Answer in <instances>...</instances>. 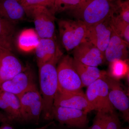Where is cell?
Masks as SVG:
<instances>
[{"instance_id": "6da1fadb", "label": "cell", "mask_w": 129, "mask_h": 129, "mask_svg": "<svg viewBox=\"0 0 129 129\" xmlns=\"http://www.w3.org/2000/svg\"><path fill=\"white\" fill-rule=\"evenodd\" d=\"M62 57L53 58L39 68L40 93L43 102L44 119H52L54 99L58 90L57 64Z\"/></svg>"}, {"instance_id": "7a4b0ae2", "label": "cell", "mask_w": 129, "mask_h": 129, "mask_svg": "<svg viewBox=\"0 0 129 129\" xmlns=\"http://www.w3.org/2000/svg\"><path fill=\"white\" fill-rule=\"evenodd\" d=\"M115 9V5L109 0H83L71 11L76 20L89 26L110 17Z\"/></svg>"}, {"instance_id": "3957f363", "label": "cell", "mask_w": 129, "mask_h": 129, "mask_svg": "<svg viewBox=\"0 0 129 129\" xmlns=\"http://www.w3.org/2000/svg\"><path fill=\"white\" fill-rule=\"evenodd\" d=\"M60 40L68 51L85 41L87 26L79 20L62 19L58 22Z\"/></svg>"}, {"instance_id": "277c9868", "label": "cell", "mask_w": 129, "mask_h": 129, "mask_svg": "<svg viewBox=\"0 0 129 129\" xmlns=\"http://www.w3.org/2000/svg\"><path fill=\"white\" fill-rule=\"evenodd\" d=\"M73 58L69 55L62 56L58 63V90L60 92H77L82 90L80 78L73 65Z\"/></svg>"}, {"instance_id": "5b68a950", "label": "cell", "mask_w": 129, "mask_h": 129, "mask_svg": "<svg viewBox=\"0 0 129 129\" xmlns=\"http://www.w3.org/2000/svg\"><path fill=\"white\" fill-rule=\"evenodd\" d=\"M85 94L93 111L104 113L115 112L109 100L108 86L103 79L97 80L88 86Z\"/></svg>"}, {"instance_id": "8992f818", "label": "cell", "mask_w": 129, "mask_h": 129, "mask_svg": "<svg viewBox=\"0 0 129 129\" xmlns=\"http://www.w3.org/2000/svg\"><path fill=\"white\" fill-rule=\"evenodd\" d=\"M23 121L38 122L43 109V102L37 85L18 96Z\"/></svg>"}, {"instance_id": "52a82bcc", "label": "cell", "mask_w": 129, "mask_h": 129, "mask_svg": "<svg viewBox=\"0 0 129 129\" xmlns=\"http://www.w3.org/2000/svg\"><path fill=\"white\" fill-rule=\"evenodd\" d=\"M32 15L35 30L41 39H55V15L46 7H36L28 11Z\"/></svg>"}, {"instance_id": "ba28073f", "label": "cell", "mask_w": 129, "mask_h": 129, "mask_svg": "<svg viewBox=\"0 0 129 129\" xmlns=\"http://www.w3.org/2000/svg\"><path fill=\"white\" fill-rule=\"evenodd\" d=\"M87 115L88 113L80 109L53 106L52 119L69 128L84 129L89 123Z\"/></svg>"}, {"instance_id": "9c48e42d", "label": "cell", "mask_w": 129, "mask_h": 129, "mask_svg": "<svg viewBox=\"0 0 129 129\" xmlns=\"http://www.w3.org/2000/svg\"><path fill=\"white\" fill-rule=\"evenodd\" d=\"M36 86L34 72L29 66H26L13 78L3 83L0 90L18 97Z\"/></svg>"}, {"instance_id": "30bf717a", "label": "cell", "mask_w": 129, "mask_h": 129, "mask_svg": "<svg viewBox=\"0 0 129 129\" xmlns=\"http://www.w3.org/2000/svg\"><path fill=\"white\" fill-rule=\"evenodd\" d=\"M108 86L109 96L113 106L122 113L125 122L129 121V99L118 80L113 78L107 73L103 78Z\"/></svg>"}, {"instance_id": "8fae6325", "label": "cell", "mask_w": 129, "mask_h": 129, "mask_svg": "<svg viewBox=\"0 0 129 129\" xmlns=\"http://www.w3.org/2000/svg\"><path fill=\"white\" fill-rule=\"evenodd\" d=\"M111 17L99 23L87 26L85 40L97 47L104 56L111 37L112 29L110 24Z\"/></svg>"}, {"instance_id": "7c38bea8", "label": "cell", "mask_w": 129, "mask_h": 129, "mask_svg": "<svg viewBox=\"0 0 129 129\" xmlns=\"http://www.w3.org/2000/svg\"><path fill=\"white\" fill-rule=\"evenodd\" d=\"M53 106L76 109L88 113L93 111L83 91L77 92H62L57 91Z\"/></svg>"}, {"instance_id": "4fadbf2b", "label": "cell", "mask_w": 129, "mask_h": 129, "mask_svg": "<svg viewBox=\"0 0 129 129\" xmlns=\"http://www.w3.org/2000/svg\"><path fill=\"white\" fill-rule=\"evenodd\" d=\"M73 58L83 64L97 67L104 62V56L97 47L85 41L73 50Z\"/></svg>"}, {"instance_id": "5bb4252c", "label": "cell", "mask_w": 129, "mask_h": 129, "mask_svg": "<svg viewBox=\"0 0 129 129\" xmlns=\"http://www.w3.org/2000/svg\"><path fill=\"white\" fill-rule=\"evenodd\" d=\"M25 67L12 52L0 49V86L22 71Z\"/></svg>"}, {"instance_id": "9a60e30c", "label": "cell", "mask_w": 129, "mask_h": 129, "mask_svg": "<svg viewBox=\"0 0 129 129\" xmlns=\"http://www.w3.org/2000/svg\"><path fill=\"white\" fill-rule=\"evenodd\" d=\"M112 29L110 41L104 52L105 60L109 63L116 60H127L129 43L119 36L112 27Z\"/></svg>"}, {"instance_id": "2e32d148", "label": "cell", "mask_w": 129, "mask_h": 129, "mask_svg": "<svg viewBox=\"0 0 129 129\" xmlns=\"http://www.w3.org/2000/svg\"><path fill=\"white\" fill-rule=\"evenodd\" d=\"M34 51L38 67L55 58L63 56L54 39L40 38Z\"/></svg>"}, {"instance_id": "e0dca14e", "label": "cell", "mask_w": 129, "mask_h": 129, "mask_svg": "<svg viewBox=\"0 0 129 129\" xmlns=\"http://www.w3.org/2000/svg\"><path fill=\"white\" fill-rule=\"evenodd\" d=\"M26 11L16 0H0V18L16 24L25 18Z\"/></svg>"}, {"instance_id": "ac0fdd59", "label": "cell", "mask_w": 129, "mask_h": 129, "mask_svg": "<svg viewBox=\"0 0 129 129\" xmlns=\"http://www.w3.org/2000/svg\"><path fill=\"white\" fill-rule=\"evenodd\" d=\"M73 65L80 78L83 87H88L97 80L102 79L107 73L105 71L100 70L97 67L83 64L74 58Z\"/></svg>"}, {"instance_id": "d6986e66", "label": "cell", "mask_w": 129, "mask_h": 129, "mask_svg": "<svg viewBox=\"0 0 129 129\" xmlns=\"http://www.w3.org/2000/svg\"><path fill=\"white\" fill-rule=\"evenodd\" d=\"M40 38L35 29H25L19 33L15 40V46L19 50L25 53L35 51Z\"/></svg>"}, {"instance_id": "ffe728a7", "label": "cell", "mask_w": 129, "mask_h": 129, "mask_svg": "<svg viewBox=\"0 0 129 129\" xmlns=\"http://www.w3.org/2000/svg\"><path fill=\"white\" fill-rule=\"evenodd\" d=\"M16 25L0 18V49L13 52L15 47Z\"/></svg>"}, {"instance_id": "44dd1931", "label": "cell", "mask_w": 129, "mask_h": 129, "mask_svg": "<svg viewBox=\"0 0 129 129\" xmlns=\"http://www.w3.org/2000/svg\"><path fill=\"white\" fill-rule=\"evenodd\" d=\"M0 96L6 101L9 106L11 112V120H23L18 97L14 94L2 91L0 93Z\"/></svg>"}, {"instance_id": "7402d4cb", "label": "cell", "mask_w": 129, "mask_h": 129, "mask_svg": "<svg viewBox=\"0 0 129 129\" xmlns=\"http://www.w3.org/2000/svg\"><path fill=\"white\" fill-rule=\"evenodd\" d=\"M127 60H114L110 63L109 75L113 78L119 80L128 74L129 66Z\"/></svg>"}, {"instance_id": "603a6c76", "label": "cell", "mask_w": 129, "mask_h": 129, "mask_svg": "<svg viewBox=\"0 0 129 129\" xmlns=\"http://www.w3.org/2000/svg\"><path fill=\"white\" fill-rule=\"evenodd\" d=\"M110 24L111 27L115 32L129 43V23L113 14L110 18Z\"/></svg>"}, {"instance_id": "cb8c5ba5", "label": "cell", "mask_w": 129, "mask_h": 129, "mask_svg": "<svg viewBox=\"0 0 129 129\" xmlns=\"http://www.w3.org/2000/svg\"><path fill=\"white\" fill-rule=\"evenodd\" d=\"M83 0H55L50 9L55 15L57 12H60L67 10H72L82 2Z\"/></svg>"}, {"instance_id": "d4e9b609", "label": "cell", "mask_w": 129, "mask_h": 129, "mask_svg": "<svg viewBox=\"0 0 129 129\" xmlns=\"http://www.w3.org/2000/svg\"><path fill=\"white\" fill-rule=\"evenodd\" d=\"M102 113L105 122L104 129H122L121 122L115 111Z\"/></svg>"}, {"instance_id": "484cf974", "label": "cell", "mask_w": 129, "mask_h": 129, "mask_svg": "<svg viewBox=\"0 0 129 129\" xmlns=\"http://www.w3.org/2000/svg\"><path fill=\"white\" fill-rule=\"evenodd\" d=\"M114 13L116 16L123 21L129 23V5L128 1L124 2H118L115 5V9Z\"/></svg>"}, {"instance_id": "4316f807", "label": "cell", "mask_w": 129, "mask_h": 129, "mask_svg": "<svg viewBox=\"0 0 129 129\" xmlns=\"http://www.w3.org/2000/svg\"><path fill=\"white\" fill-rule=\"evenodd\" d=\"M21 3L27 13L30 9L36 7L49 6V0H23Z\"/></svg>"}, {"instance_id": "83f0119b", "label": "cell", "mask_w": 129, "mask_h": 129, "mask_svg": "<svg viewBox=\"0 0 129 129\" xmlns=\"http://www.w3.org/2000/svg\"><path fill=\"white\" fill-rule=\"evenodd\" d=\"M105 122L103 113L97 112L93 123L89 129H104Z\"/></svg>"}, {"instance_id": "f1b7e54d", "label": "cell", "mask_w": 129, "mask_h": 129, "mask_svg": "<svg viewBox=\"0 0 129 129\" xmlns=\"http://www.w3.org/2000/svg\"><path fill=\"white\" fill-rule=\"evenodd\" d=\"M0 109L6 113L7 117L9 120H11L12 114L7 103L5 100L0 96Z\"/></svg>"}, {"instance_id": "f546056e", "label": "cell", "mask_w": 129, "mask_h": 129, "mask_svg": "<svg viewBox=\"0 0 129 129\" xmlns=\"http://www.w3.org/2000/svg\"><path fill=\"white\" fill-rule=\"evenodd\" d=\"M8 120H9L7 116H5V115H3L2 113H1V112H0V123L1 122L5 123V122H6Z\"/></svg>"}, {"instance_id": "4dcf8cb0", "label": "cell", "mask_w": 129, "mask_h": 129, "mask_svg": "<svg viewBox=\"0 0 129 129\" xmlns=\"http://www.w3.org/2000/svg\"><path fill=\"white\" fill-rule=\"evenodd\" d=\"M1 127L0 129H13V127L10 125L6 123V122Z\"/></svg>"}, {"instance_id": "1f68e13d", "label": "cell", "mask_w": 129, "mask_h": 129, "mask_svg": "<svg viewBox=\"0 0 129 129\" xmlns=\"http://www.w3.org/2000/svg\"><path fill=\"white\" fill-rule=\"evenodd\" d=\"M53 122H50V123H48L47 124L45 125H44V126H43V127H40V128H38L35 129H47L50 126H51V125L53 124Z\"/></svg>"}, {"instance_id": "d6a6232c", "label": "cell", "mask_w": 129, "mask_h": 129, "mask_svg": "<svg viewBox=\"0 0 129 129\" xmlns=\"http://www.w3.org/2000/svg\"><path fill=\"white\" fill-rule=\"evenodd\" d=\"M55 0H49V6L51 7L53 6Z\"/></svg>"}, {"instance_id": "836d02e7", "label": "cell", "mask_w": 129, "mask_h": 129, "mask_svg": "<svg viewBox=\"0 0 129 129\" xmlns=\"http://www.w3.org/2000/svg\"><path fill=\"white\" fill-rule=\"evenodd\" d=\"M16 1H18L19 2H20V3H21V2H22L23 0H16Z\"/></svg>"}, {"instance_id": "e575fe53", "label": "cell", "mask_w": 129, "mask_h": 129, "mask_svg": "<svg viewBox=\"0 0 129 129\" xmlns=\"http://www.w3.org/2000/svg\"><path fill=\"white\" fill-rule=\"evenodd\" d=\"M122 129H129L128 127H127V128H122Z\"/></svg>"}, {"instance_id": "d590c367", "label": "cell", "mask_w": 129, "mask_h": 129, "mask_svg": "<svg viewBox=\"0 0 129 129\" xmlns=\"http://www.w3.org/2000/svg\"><path fill=\"white\" fill-rule=\"evenodd\" d=\"M109 1H114V0H109Z\"/></svg>"}, {"instance_id": "8d00e7d4", "label": "cell", "mask_w": 129, "mask_h": 129, "mask_svg": "<svg viewBox=\"0 0 129 129\" xmlns=\"http://www.w3.org/2000/svg\"><path fill=\"white\" fill-rule=\"evenodd\" d=\"M1 91H2L1 90H0V93H1Z\"/></svg>"}]
</instances>
